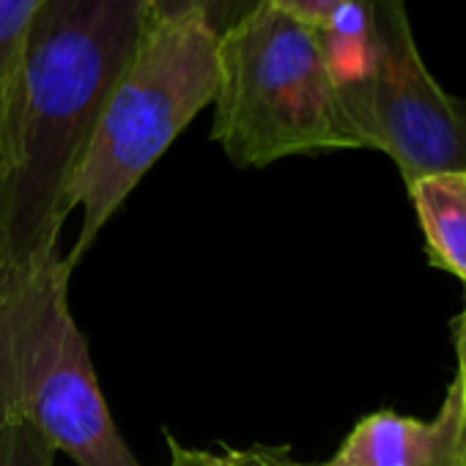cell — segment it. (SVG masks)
I'll use <instances>...</instances> for the list:
<instances>
[{
  "mask_svg": "<svg viewBox=\"0 0 466 466\" xmlns=\"http://www.w3.org/2000/svg\"><path fill=\"white\" fill-rule=\"evenodd\" d=\"M143 0H45L25 58L12 170L0 178V272L58 256L69 192L135 58Z\"/></svg>",
  "mask_w": 466,
  "mask_h": 466,
  "instance_id": "obj_1",
  "label": "cell"
},
{
  "mask_svg": "<svg viewBox=\"0 0 466 466\" xmlns=\"http://www.w3.org/2000/svg\"><path fill=\"white\" fill-rule=\"evenodd\" d=\"M69 278L61 253L0 272V425L34 428L77 466H140L69 310Z\"/></svg>",
  "mask_w": 466,
  "mask_h": 466,
  "instance_id": "obj_2",
  "label": "cell"
},
{
  "mask_svg": "<svg viewBox=\"0 0 466 466\" xmlns=\"http://www.w3.org/2000/svg\"><path fill=\"white\" fill-rule=\"evenodd\" d=\"M316 39L362 148L392 157L406 187L466 170V102L425 69L406 0H346Z\"/></svg>",
  "mask_w": 466,
  "mask_h": 466,
  "instance_id": "obj_3",
  "label": "cell"
},
{
  "mask_svg": "<svg viewBox=\"0 0 466 466\" xmlns=\"http://www.w3.org/2000/svg\"><path fill=\"white\" fill-rule=\"evenodd\" d=\"M211 140L237 167L362 148L329 80L316 31L256 0L217 39Z\"/></svg>",
  "mask_w": 466,
  "mask_h": 466,
  "instance_id": "obj_4",
  "label": "cell"
},
{
  "mask_svg": "<svg viewBox=\"0 0 466 466\" xmlns=\"http://www.w3.org/2000/svg\"><path fill=\"white\" fill-rule=\"evenodd\" d=\"M217 39L200 15L178 23L143 17L135 58L99 118L69 192V211L83 208L77 245L66 256L72 269L167 146L214 102Z\"/></svg>",
  "mask_w": 466,
  "mask_h": 466,
  "instance_id": "obj_5",
  "label": "cell"
},
{
  "mask_svg": "<svg viewBox=\"0 0 466 466\" xmlns=\"http://www.w3.org/2000/svg\"><path fill=\"white\" fill-rule=\"evenodd\" d=\"M316 466H466V390L455 373L431 420L376 411Z\"/></svg>",
  "mask_w": 466,
  "mask_h": 466,
  "instance_id": "obj_6",
  "label": "cell"
},
{
  "mask_svg": "<svg viewBox=\"0 0 466 466\" xmlns=\"http://www.w3.org/2000/svg\"><path fill=\"white\" fill-rule=\"evenodd\" d=\"M406 189L425 233L428 258L466 283V170L425 176Z\"/></svg>",
  "mask_w": 466,
  "mask_h": 466,
  "instance_id": "obj_7",
  "label": "cell"
},
{
  "mask_svg": "<svg viewBox=\"0 0 466 466\" xmlns=\"http://www.w3.org/2000/svg\"><path fill=\"white\" fill-rule=\"evenodd\" d=\"M45 0H0V178L12 170L31 25Z\"/></svg>",
  "mask_w": 466,
  "mask_h": 466,
  "instance_id": "obj_8",
  "label": "cell"
},
{
  "mask_svg": "<svg viewBox=\"0 0 466 466\" xmlns=\"http://www.w3.org/2000/svg\"><path fill=\"white\" fill-rule=\"evenodd\" d=\"M0 466H56V450L28 425H0Z\"/></svg>",
  "mask_w": 466,
  "mask_h": 466,
  "instance_id": "obj_9",
  "label": "cell"
},
{
  "mask_svg": "<svg viewBox=\"0 0 466 466\" xmlns=\"http://www.w3.org/2000/svg\"><path fill=\"white\" fill-rule=\"evenodd\" d=\"M146 17L157 23H178L184 17H206L208 25L217 31V36L230 25L228 15L239 0H143Z\"/></svg>",
  "mask_w": 466,
  "mask_h": 466,
  "instance_id": "obj_10",
  "label": "cell"
},
{
  "mask_svg": "<svg viewBox=\"0 0 466 466\" xmlns=\"http://www.w3.org/2000/svg\"><path fill=\"white\" fill-rule=\"evenodd\" d=\"M217 458L219 466H316V463L297 461L289 447H267V444L225 447Z\"/></svg>",
  "mask_w": 466,
  "mask_h": 466,
  "instance_id": "obj_11",
  "label": "cell"
},
{
  "mask_svg": "<svg viewBox=\"0 0 466 466\" xmlns=\"http://www.w3.org/2000/svg\"><path fill=\"white\" fill-rule=\"evenodd\" d=\"M269 4L280 15L291 17L294 23L319 31L335 17V12L346 4V0H269Z\"/></svg>",
  "mask_w": 466,
  "mask_h": 466,
  "instance_id": "obj_12",
  "label": "cell"
},
{
  "mask_svg": "<svg viewBox=\"0 0 466 466\" xmlns=\"http://www.w3.org/2000/svg\"><path fill=\"white\" fill-rule=\"evenodd\" d=\"M167 447H170V463L167 466H219V458L214 452L181 447L173 436H167Z\"/></svg>",
  "mask_w": 466,
  "mask_h": 466,
  "instance_id": "obj_13",
  "label": "cell"
},
{
  "mask_svg": "<svg viewBox=\"0 0 466 466\" xmlns=\"http://www.w3.org/2000/svg\"><path fill=\"white\" fill-rule=\"evenodd\" d=\"M455 360H458V376L466 390V297H463V310L455 321Z\"/></svg>",
  "mask_w": 466,
  "mask_h": 466,
  "instance_id": "obj_14",
  "label": "cell"
}]
</instances>
